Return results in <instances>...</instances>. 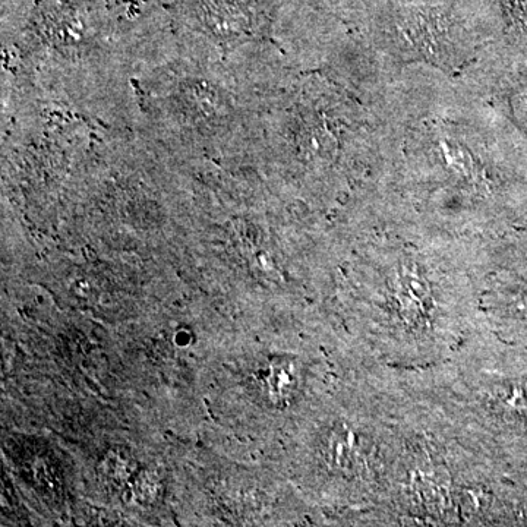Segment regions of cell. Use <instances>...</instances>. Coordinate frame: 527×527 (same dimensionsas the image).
Wrapping results in <instances>:
<instances>
[{
  "label": "cell",
  "mask_w": 527,
  "mask_h": 527,
  "mask_svg": "<svg viewBox=\"0 0 527 527\" xmlns=\"http://www.w3.org/2000/svg\"><path fill=\"white\" fill-rule=\"evenodd\" d=\"M298 372L290 362H271L270 365L261 369L258 375V383L265 393V396L274 403L282 405L289 403L295 396L299 386Z\"/></svg>",
  "instance_id": "6da1fadb"
},
{
  "label": "cell",
  "mask_w": 527,
  "mask_h": 527,
  "mask_svg": "<svg viewBox=\"0 0 527 527\" xmlns=\"http://www.w3.org/2000/svg\"><path fill=\"white\" fill-rule=\"evenodd\" d=\"M103 467L107 479L115 485L125 484L132 476L131 462L122 453H110Z\"/></svg>",
  "instance_id": "7a4b0ae2"
},
{
  "label": "cell",
  "mask_w": 527,
  "mask_h": 527,
  "mask_svg": "<svg viewBox=\"0 0 527 527\" xmlns=\"http://www.w3.org/2000/svg\"><path fill=\"white\" fill-rule=\"evenodd\" d=\"M134 487L137 500L141 501V503L148 504L159 497L160 482L151 473H141V475H138L137 481L134 482Z\"/></svg>",
  "instance_id": "3957f363"
},
{
  "label": "cell",
  "mask_w": 527,
  "mask_h": 527,
  "mask_svg": "<svg viewBox=\"0 0 527 527\" xmlns=\"http://www.w3.org/2000/svg\"><path fill=\"white\" fill-rule=\"evenodd\" d=\"M503 3L514 18L527 22V0H503Z\"/></svg>",
  "instance_id": "277c9868"
}]
</instances>
